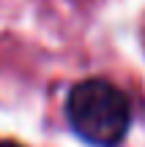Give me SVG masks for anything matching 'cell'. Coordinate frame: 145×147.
I'll use <instances>...</instances> for the list:
<instances>
[{"instance_id":"6da1fadb","label":"cell","mask_w":145,"mask_h":147,"mask_svg":"<svg viewBox=\"0 0 145 147\" xmlns=\"http://www.w3.org/2000/svg\"><path fill=\"white\" fill-rule=\"evenodd\" d=\"M66 117L85 142L112 147L129 131L131 106L126 93L107 79H85L71 87L66 98Z\"/></svg>"},{"instance_id":"7a4b0ae2","label":"cell","mask_w":145,"mask_h":147,"mask_svg":"<svg viewBox=\"0 0 145 147\" xmlns=\"http://www.w3.org/2000/svg\"><path fill=\"white\" fill-rule=\"evenodd\" d=\"M0 147H22V144H16V142H8V139H0Z\"/></svg>"}]
</instances>
